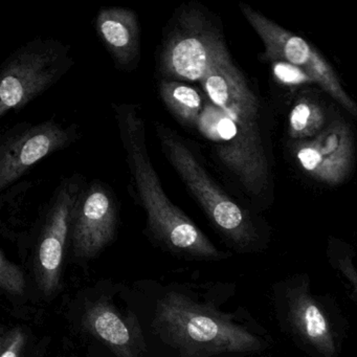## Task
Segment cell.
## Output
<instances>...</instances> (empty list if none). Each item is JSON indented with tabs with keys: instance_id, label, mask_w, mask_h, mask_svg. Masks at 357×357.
<instances>
[{
	"instance_id": "1",
	"label": "cell",
	"mask_w": 357,
	"mask_h": 357,
	"mask_svg": "<svg viewBox=\"0 0 357 357\" xmlns=\"http://www.w3.org/2000/svg\"><path fill=\"white\" fill-rule=\"evenodd\" d=\"M208 98L197 129L215 155L250 193H262L268 164L259 130V103L231 55L219 60L202 79Z\"/></svg>"
},
{
	"instance_id": "2",
	"label": "cell",
	"mask_w": 357,
	"mask_h": 357,
	"mask_svg": "<svg viewBox=\"0 0 357 357\" xmlns=\"http://www.w3.org/2000/svg\"><path fill=\"white\" fill-rule=\"evenodd\" d=\"M116 125L137 202L148 231L160 246L183 258L217 260L221 252L181 208L171 202L148 154L145 119L135 104H114Z\"/></svg>"
},
{
	"instance_id": "3",
	"label": "cell",
	"mask_w": 357,
	"mask_h": 357,
	"mask_svg": "<svg viewBox=\"0 0 357 357\" xmlns=\"http://www.w3.org/2000/svg\"><path fill=\"white\" fill-rule=\"evenodd\" d=\"M153 327L183 357H210L216 353L254 350L258 346L252 334L177 291L168 292L158 301Z\"/></svg>"
},
{
	"instance_id": "4",
	"label": "cell",
	"mask_w": 357,
	"mask_h": 357,
	"mask_svg": "<svg viewBox=\"0 0 357 357\" xmlns=\"http://www.w3.org/2000/svg\"><path fill=\"white\" fill-rule=\"evenodd\" d=\"M229 53L222 33L210 12L197 1L175 10L156 56L160 80L202 82Z\"/></svg>"
},
{
	"instance_id": "5",
	"label": "cell",
	"mask_w": 357,
	"mask_h": 357,
	"mask_svg": "<svg viewBox=\"0 0 357 357\" xmlns=\"http://www.w3.org/2000/svg\"><path fill=\"white\" fill-rule=\"evenodd\" d=\"M155 131L167 160L213 225L231 241L248 243L252 238L250 218L215 183L193 145L162 123H156Z\"/></svg>"
},
{
	"instance_id": "6",
	"label": "cell",
	"mask_w": 357,
	"mask_h": 357,
	"mask_svg": "<svg viewBox=\"0 0 357 357\" xmlns=\"http://www.w3.org/2000/svg\"><path fill=\"white\" fill-rule=\"evenodd\" d=\"M75 64L70 47L38 38L16 50L0 74V118L18 112L56 84Z\"/></svg>"
},
{
	"instance_id": "7",
	"label": "cell",
	"mask_w": 357,
	"mask_h": 357,
	"mask_svg": "<svg viewBox=\"0 0 357 357\" xmlns=\"http://www.w3.org/2000/svg\"><path fill=\"white\" fill-rule=\"evenodd\" d=\"M85 185L82 175L64 178L45 211L34 263L37 284L45 298H53L61 289L64 257L70 242L73 219Z\"/></svg>"
},
{
	"instance_id": "8",
	"label": "cell",
	"mask_w": 357,
	"mask_h": 357,
	"mask_svg": "<svg viewBox=\"0 0 357 357\" xmlns=\"http://www.w3.org/2000/svg\"><path fill=\"white\" fill-rule=\"evenodd\" d=\"M248 24L262 40L264 58L277 60L298 68L309 80L317 83L344 109L357 116V105L344 87L329 63L306 40L265 17L248 5L240 6Z\"/></svg>"
},
{
	"instance_id": "9",
	"label": "cell",
	"mask_w": 357,
	"mask_h": 357,
	"mask_svg": "<svg viewBox=\"0 0 357 357\" xmlns=\"http://www.w3.org/2000/svg\"><path fill=\"white\" fill-rule=\"evenodd\" d=\"M79 135L76 125L55 120L12 127L0 142V191L11 188L43 158L72 145Z\"/></svg>"
},
{
	"instance_id": "10",
	"label": "cell",
	"mask_w": 357,
	"mask_h": 357,
	"mask_svg": "<svg viewBox=\"0 0 357 357\" xmlns=\"http://www.w3.org/2000/svg\"><path fill=\"white\" fill-rule=\"evenodd\" d=\"M118 225V202L112 189L100 181L85 185L73 219V254L81 260L96 258L114 241Z\"/></svg>"
},
{
	"instance_id": "11",
	"label": "cell",
	"mask_w": 357,
	"mask_h": 357,
	"mask_svg": "<svg viewBox=\"0 0 357 357\" xmlns=\"http://www.w3.org/2000/svg\"><path fill=\"white\" fill-rule=\"evenodd\" d=\"M353 137L344 123L335 121L312 139L298 141L294 154L305 172L317 181L335 185L342 183L353 162Z\"/></svg>"
},
{
	"instance_id": "12",
	"label": "cell",
	"mask_w": 357,
	"mask_h": 357,
	"mask_svg": "<svg viewBox=\"0 0 357 357\" xmlns=\"http://www.w3.org/2000/svg\"><path fill=\"white\" fill-rule=\"evenodd\" d=\"M81 326L118 357L145 356V340L137 319L123 314L106 298L93 301L85 306Z\"/></svg>"
},
{
	"instance_id": "13",
	"label": "cell",
	"mask_w": 357,
	"mask_h": 357,
	"mask_svg": "<svg viewBox=\"0 0 357 357\" xmlns=\"http://www.w3.org/2000/svg\"><path fill=\"white\" fill-rule=\"evenodd\" d=\"M96 30L116 68L130 72L137 68L141 57V26L133 10L101 8L96 18Z\"/></svg>"
},
{
	"instance_id": "14",
	"label": "cell",
	"mask_w": 357,
	"mask_h": 357,
	"mask_svg": "<svg viewBox=\"0 0 357 357\" xmlns=\"http://www.w3.org/2000/svg\"><path fill=\"white\" fill-rule=\"evenodd\" d=\"M158 95L175 120L183 127L197 129L204 100L195 87L178 81L160 80Z\"/></svg>"
},
{
	"instance_id": "15",
	"label": "cell",
	"mask_w": 357,
	"mask_h": 357,
	"mask_svg": "<svg viewBox=\"0 0 357 357\" xmlns=\"http://www.w3.org/2000/svg\"><path fill=\"white\" fill-rule=\"evenodd\" d=\"M325 120L324 110L315 102L303 98L290 112V137L298 141L312 139L324 130Z\"/></svg>"
},
{
	"instance_id": "16",
	"label": "cell",
	"mask_w": 357,
	"mask_h": 357,
	"mask_svg": "<svg viewBox=\"0 0 357 357\" xmlns=\"http://www.w3.org/2000/svg\"><path fill=\"white\" fill-rule=\"evenodd\" d=\"M298 321L301 329L305 335L310 340L315 346L330 349V331L327 321L319 307L312 303L304 302L300 306L298 312Z\"/></svg>"
},
{
	"instance_id": "17",
	"label": "cell",
	"mask_w": 357,
	"mask_h": 357,
	"mask_svg": "<svg viewBox=\"0 0 357 357\" xmlns=\"http://www.w3.org/2000/svg\"><path fill=\"white\" fill-rule=\"evenodd\" d=\"M26 275L15 263L7 258L5 252H0V287L11 296H20L26 291Z\"/></svg>"
},
{
	"instance_id": "18",
	"label": "cell",
	"mask_w": 357,
	"mask_h": 357,
	"mask_svg": "<svg viewBox=\"0 0 357 357\" xmlns=\"http://www.w3.org/2000/svg\"><path fill=\"white\" fill-rule=\"evenodd\" d=\"M26 342L28 335L22 328L8 329L0 337V357H22Z\"/></svg>"
}]
</instances>
